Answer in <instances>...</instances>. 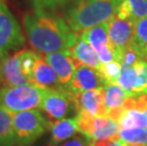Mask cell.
Masks as SVG:
<instances>
[{
  "label": "cell",
  "instance_id": "obj_1",
  "mask_svg": "<svg viewBox=\"0 0 147 146\" xmlns=\"http://www.w3.org/2000/svg\"><path fill=\"white\" fill-rule=\"evenodd\" d=\"M23 19L30 44L39 53L70 51L81 34L71 30L63 18L48 11L27 12Z\"/></svg>",
  "mask_w": 147,
  "mask_h": 146
},
{
  "label": "cell",
  "instance_id": "obj_2",
  "mask_svg": "<svg viewBox=\"0 0 147 146\" xmlns=\"http://www.w3.org/2000/svg\"><path fill=\"white\" fill-rule=\"evenodd\" d=\"M117 0H72L67 8L65 20L75 32L82 33L109 22L117 13Z\"/></svg>",
  "mask_w": 147,
  "mask_h": 146
},
{
  "label": "cell",
  "instance_id": "obj_3",
  "mask_svg": "<svg viewBox=\"0 0 147 146\" xmlns=\"http://www.w3.org/2000/svg\"><path fill=\"white\" fill-rule=\"evenodd\" d=\"M44 89L32 83L20 86H0V107L11 113L41 107Z\"/></svg>",
  "mask_w": 147,
  "mask_h": 146
},
{
  "label": "cell",
  "instance_id": "obj_4",
  "mask_svg": "<svg viewBox=\"0 0 147 146\" xmlns=\"http://www.w3.org/2000/svg\"><path fill=\"white\" fill-rule=\"evenodd\" d=\"M16 146H32L51 128V123L39 110L12 113Z\"/></svg>",
  "mask_w": 147,
  "mask_h": 146
},
{
  "label": "cell",
  "instance_id": "obj_5",
  "mask_svg": "<svg viewBox=\"0 0 147 146\" xmlns=\"http://www.w3.org/2000/svg\"><path fill=\"white\" fill-rule=\"evenodd\" d=\"M25 43L21 27L4 0H0V58L17 50Z\"/></svg>",
  "mask_w": 147,
  "mask_h": 146
},
{
  "label": "cell",
  "instance_id": "obj_6",
  "mask_svg": "<svg viewBox=\"0 0 147 146\" xmlns=\"http://www.w3.org/2000/svg\"><path fill=\"white\" fill-rule=\"evenodd\" d=\"M41 109L49 117V123L65 119L75 112V107L69 90L64 86L60 88H45Z\"/></svg>",
  "mask_w": 147,
  "mask_h": 146
},
{
  "label": "cell",
  "instance_id": "obj_7",
  "mask_svg": "<svg viewBox=\"0 0 147 146\" xmlns=\"http://www.w3.org/2000/svg\"><path fill=\"white\" fill-rule=\"evenodd\" d=\"M136 21L123 19L117 15L108 22V38L115 53V61L121 63V55L130 48L135 33Z\"/></svg>",
  "mask_w": 147,
  "mask_h": 146
},
{
  "label": "cell",
  "instance_id": "obj_8",
  "mask_svg": "<svg viewBox=\"0 0 147 146\" xmlns=\"http://www.w3.org/2000/svg\"><path fill=\"white\" fill-rule=\"evenodd\" d=\"M69 92L76 115L80 111H86L94 117H106L105 88L84 92H73L69 90Z\"/></svg>",
  "mask_w": 147,
  "mask_h": 146
},
{
  "label": "cell",
  "instance_id": "obj_9",
  "mask_svg": "<svg viewBox=\"0 0 147 146\" xmlns=\"http://www.w3.org/2000/svg\"><path fill=\"white\" fill-rule=\"evenodd\" d=\"M81 35L95 49L102 64L115 60V53L108 38V22L84 30Z\"/></svg>",
  "mask_w": 147,
  "mask_h": 146
},
{
  "label": "cell",
  "instance_id": "obj_10",
  "mask_svg": "<svg viewBox=\"0 0 147 146\" xmlns=\"http://www.w3.org/2000/svg\"><path fill=\"white\" fill-rule=\"evenodd\" d=\"M44 57L57 73L60 83L63 86L69 85L76 68L83 65L71 55L69 50L44 54Z\"/></svg>",
  "mask_w": 147,
  "mask_h": 146
},
{
  "label": "cell",
  "instance_id": "obj_11",
  "mask_svg": "<svg viewBox=\"0 0 147 146\" xmlns=\"http://www.w3.org/2000/svg\"><path fill=\"white\" fill-rule=\"evenodd\" d=\"M105 85L106 83L102 79L98 69L82 65L76 68L69 85L64 87L73 92H84L88 90L105 88Z\"/></svg>",
  "mask_w": 147,
  "mask_h": 146
},
{
  "label": "cell",
  "instance_id": "obj_12",
  "mask_svg": "<svg viewBox=\"0 0 147 146\" xmlns=\"http://www.w3.org/2000/svg\"><path fill=\"white\" fill-rule=\"evenodd\" d=\"M1 83L3 86H20L30 83L21 70L19 51L1 59Z\"/></svg>",
  "mask_w": 147,
  "mask_h": 146
},
{
  "label": "cell",
  "instance_id": "obj_13",
  "mask_svg": "<svg viewBox=\"0 0 147 146\" xmlns=\"http://www.w3.org/2000/svg\"><path fill=\"white\" fill-rule=\"evenodd\" d=\"M32 83L42 88H60L63 86L60 83L57 73L42 54L34 67Z\"/></svg>",
  "mask_w": 147,
  "mask_h": 146
},
{
  "label": "cell",
  "instance_id": "obj_14",
  "mask_svg": "<svg viewBox=\"0 0 147 146\" xmlns=\"http://www.w3.org/2000/svg\"><path fill=\"white\" fill-rule=\"evenodd\" d=\"M70 53L81 64L96 68V69H98L102 65L95 49L81 34L76 44L71 48Z\"/></svg>",
  "mask_w": 147,
  "mask_h": 146
},
{
  "label": "cell",
  "instance_id": "obj_15",
  "mask_svg": "<svg viewBox=\"0 0 147 146\" xmlns=\"http://www.w3.org/2000/svg\"><path fill=\"white\" fill-rule=\"evenodd\" d=\"M51 146H57L75 135L78 130L77 122L73 119H63L51 123Z\"/></svg>",
  "mask_w": 147,
  "mask_h": 146
},
{
  "label": "cell",
  "instance_id": "obj_16",
  "mask_svg": "<svg viewBox=\"0 0 147 146\" xmlns=\"http://www.w3.org/2000/svg\"><path fill=\"white\" fill-rule=\"evenodd\" d=\"M140 60L147 62V17L136 21L135 33L131 44Z\"/></svg>",
  "mask_w": 147,
  "mask_h": 146
},
{
  "label": "cell",
  "instance_id": "obj_17",
  "mask_svg": "<svg viewBox=\"0 0 147 146\" xmlns=\"http://www.w3.org/2000/svg\"><path fill=\"white\" fill-rule=\"evenodd\" d=\"M12 113L0 107V146H15Z\"/></svg>",
  "mask_w": 147,
  "mask_h": 146
},
{
  "label": "cell",
  "instance_id": "obj_18",
  "mask_svg": "<svg viewBox=\"0 0 147 146\" xmlns=\"http://www.w3.org/2000/svg\"><path fill=\"white\" fill-rule=\"evenodd\" d=\"M119 124L116 120L108 117H95L94 128L92 132L93 141H100L118 134Z\"/></svg>",
  "mask_w": 147,
  "mask_h": 146
},
{
  "label": "cell",
  "instance_id": "obj_19",
  "mask_svg": "<svg viewBox=\"0 0 147 146\" xmlns=\"http://www.w3.org/2000/svg\"><path fill=\"white\" fill-rule=\"evenodd\" d=\"M105 88L106 112L112 108L123 106L124 101L128 97L126 92L117 83H108Z\"/></svg>",
  "mask_w": 147,
  "mask_h": 146
},
{
  "label": "cell",
  "instance_id": "obj_20",
  "mask_svg": "<svg viewBox=\"0 0 147 146\" xmlns=\"http://www.w3.org/2000/svg\"><path fill=\"white\" fill-rule=\"evenodd\" d=\"M120 124L123 128H145L147 127V110L140 112L136 109L125 110Z\"/></svg>",
  "mask_w": 147,
  "mask_h": 146
},
{
  "label": "cell",
  "instance_id": "obj_21",
  "mask_svg": "<svg viewBox=\"0 0 147 146\" xmlns=\"http://www.w3.org/2000/svg\"><path fill=\"white\" fill-rule=\"evenodd\" d=\"M137 81V72L133 66H121V75L117 85H119L126 92L128 97L134 96L133 90Z\"/></svg>",
  "mask_w": 147,
  "mask_h": 146
},
{
  "label": "cell",
  "instance_id": "obj_22",
  "mask_svg": "<svg viewBox=\"0 0 147 146\" xmlns=\"http://www.w3.org/2000/svg\"><path fill=\"white\" fill-rule=\"evenodd\" d=\"M20 52V66L21 70L25 77L30 81L32 83V78L34 67L36 65V62L40 57V53H37L35 51L30 50V49H21Z\"/></svg>",
  "mask_w": 147,
  "mask_h": 146
},
{
  "label": "cell",
  "instance_id": "obj_23",
  "mask_svg": "<svg viewBox=\"0 0 147 146\" xmlns=\"http://www.w3.org/2000/svg\"><path fill=\"white\" fill-rule=\"evenodd\" d=\"M98 71L105 80L106 85L108 83H117L119 77L121 75V65L118 61H111L108 63L102 64L98 68Z\"/></svg>",
  "mask_w": 147,
  "mask_h": 146
},
{
  "label": "cell",
  "instance_id": "obj_24",
  "mask_svg": "<svg viewBox=\"0 0 147 146\" xmlns=\"http://www.w3.org/2000/svg\"><path fill=\"white\" fill-rule=\"evenodd\" d=\"M137 72V81L134 87V96L140 95L147 90V62L139 60L133 65Z\"/></svg>",
  "mask_w": 147,
  "mask_h": 146
},
{
  "label": "cell",
  "instance_id": "obj_25",
  "mask_svg": "<svg viewBox=\"0 0 147 146\" xmlns=\"http://www.w3.org/2000/svg\"><path fill=\"white\" fill-rule=\"evenodd\" d=\"M121 139L127 143H147V128H123L120 132Z\"/></svg>",
  "mask_w": 147,
  "mask_h": 146
},
{
  "label": "cell",
  "instance_id": "obj_26",
  "mask_svg": "<svg viewBox=\"0 0 147 146\" xmlns=\"http://www.w3.org/2000/svg\"><path fill=\"white\" fill-rule=\"evenodd\" d=\"M133 20L147 17V0H125Z\"/></svg>",
  "mask_w": 147,
  "mask_h": 146
},
{
  "label": "cell",
  "instance_id": "obj_27",
  "mask_svg": "<svg viewBox=\"0 0 147 146\" xmlns=\"http://www.w3.org/2000/svg\"><path fill=\"white\" fill-rule=\"evenodd\" d=\"M34 10H44L51 11L55 10L59 5H62V0H30Z\"/></svg>",
  "mask_w": 147,
  "mask_h": 146
},
{
  "label": "cell",
  "instance_id": "obj_28",
  "mask_svg": "<svg viewBox=\"0 0 147 146\" xmlns=\"http://www.w3.org/2000/svg\"><path fill=\"white\" fill-rule=\"evenodd\" d=\"M140 60L137 52L132 48V46L124 50L121 58V66H133L134 64Z\"/></svg>",
  "mask_w": 147,
  "mask_h": 146
},
{
  "label": "cell",
  "instance_id": "obj_29",
  "mask_svg": "<svg viewBox=\"0 0 147 146\" xmlns=\"http://www.w3.org/2000/svg\"><path fill=\"white\" fill-rule=\"evenodd\" d=\"M91 141H92L86 138L84 136H75L74 138L67 139V141L64 142L60 146H89Z\"/></svg>",
  "mask_w": 147,
  "mask_h": 146
},
{
  "label": "cell",
  "instance_id": "obj_30",
  "mask_svg": "<svg viewBox=\"0 0 147 146\" xmlns=\"http://www.w3.org/2000/svg\"><path fill=\"white\" fill-rule=\"evenodd\" d=\"M1 59L0 58V83H1Z\"/></svg>",
  "mask_w": 147,
  "mask_h": 146
},
{
  "label": "cell",
  "instance_id": "obj_31",
  "mask_svg": "<svg viewBox=\"0 0 147 146\" xmlns=\"http://www.w3.org/2000/svg\"><path fill=\"white\" fill-rule=\"evenodd\" d=\"M65 1H67V0H62V2H63V4L65 2Z\"/></svg>",
  "mask_w": 147,
  "mask_h": 146
},
{
  "label": "cell",
  "instance_id": "obj_32",
  "mask_svg": "<svg viewBox=\"0 0 147 146\" xmlns=\"http://www.w3.org/2000/svg\"><path fill=\"white\" fill-rule=\"evenodd\" d=\"M143 93H145V94H147V90H146V91H145V92H143Z\"/></svg>",
  "mask_w": 147,
  "mask_h": 146
}]
</instances>
